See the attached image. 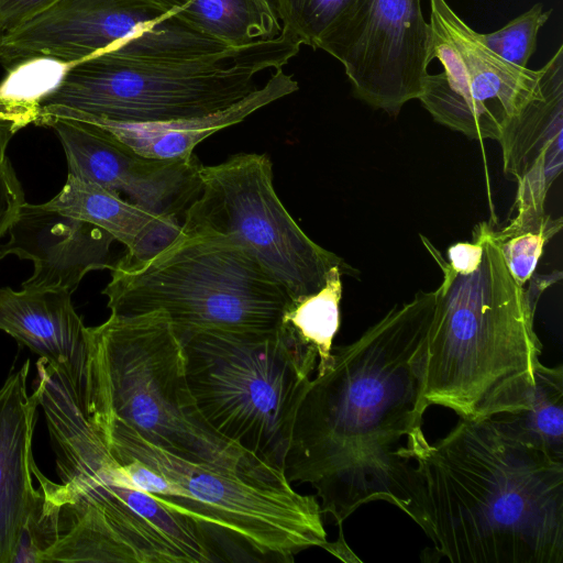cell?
<instances>
[{
	"label": "cell",
	"instance_id": "6da1fadb",
	"mask_svg": "<svg viewBox=\"0 0 563 563\" xmlns=\"http://www.w3.org/2000/svg\"><path fill=\"white\" fill-rule=\"evenodd\" d=\"M435 300V290L419 291L354 342L333 346L300 401L283 471L290 484H309L339 527L373 501L416 519L409 461L429 444L418 401Z\"/></svg>",
	"mask_w": 563,
	"mask_h": 563
},
{
	"label": "cell",
	"instance_id": "7a4b0ae2",
	"mask_svg": "<svg viewBox=\"0 0 563 563\" xmlns=\"http://www.w3.org/2000/svg\"><path fill=\"white\" fill-rule=\"evenodd\" d=\"M415 522L428 561L561 563L563 462L504 433L490 419H461L415 456Z\"/></svg>",
	"mask_w": 563,
	"mask_h": 563
},
{
	"label": "cell",
	"instance_id": "3957f363",
	"mask_svg": "<svg viewBox=\"0 0 563 563\" xmlns=\"http://www.w3.org/2000/svg\"><path fill=\"white\" fill-rule=\"evenodd\" d=\"M481 258L454 269L431 242L421 240L443 274L423 356L418 412L441 406L461 419L482 420L528 406L541 366L533 328L539 296L561 279L555 273L529 289L510 274L496 230L474 228Z\"/></svg>",
	"mask_w": 563,
	"mask_h": 563
},
{
	"label": "cell",
	"instance_id": "277c9868",
	"mask_svg": "<svg viewBox=\"0 0 563 563\" xmlns=\"http://www.w3.org/2000/svg\"><path fill=\"white\" fill-rule=\"evenodd\" d=\"M81 399L90 422H120L183 459L272 468L203 419L187 380L181 339L162 311L111 313L89 328Z\"/></svg>",
	"mask_w": 563,
	"mask_h": 563
},
{
	"label": "cell",
	"instance_id": "5b68a950",
	"mask_svg": "<svg viewBox=\"0 0 563 563\" xmlns=\"http://www.w3.org/2000/svg\"><path fill=\"white\" fill-rule=\"evenodd\" d=\"M90 423L115 461L117 482L162 498L210 536L286 562L329 542L317 497L296 492L280 470L186 460L120 422Z\"/></svg>",
	"mask_w": 563,
	"mask_h": 563
},
{
	"label": "cell",
	"instance_id": "8992f818",
	"mask_svg": "<svg viewBox=\"0 0 563 563\" xmlns=\"http://www.w3.org/2000/svg\"><path fill=\"white\" fill-rule=\"evenodd\" d=\"M302 43L282 31L219 54L179 60L98 54L74 64L37 106L34 123L54 119L155 123L223 110L257 89L255 76L280 69Z\"/></svg>",
	"mask_w": 563,
	"mask_h": 563
},
{
	"label": "cell",
	"instance_id": "52a82bcc",
	"mask_svg": "<svg viewBox=\"0 0 563 563\" xmlns=\"http://www.w3.org/2000/svg\"><path fill=\"white\" fill-rule=\"evenodd\" d=\"M177 332L187 380L207 423L283 471L296 413L316 371V350L284 322L267 330Z\"/></svg>",
	"mask_w": 563,
	"mask_h": 563
},
{
	"label": "cell",
	"instance_id": "ba28073f",
	"mask_svg": "<svg viewBox=\"0 0 563 563\" xmlns=\"http://www.w3.org/2000/svg\"><path fill=\"white\" fill-rule=\"evenodd\" d=\"M110 271L111 313L162 311L177 331L274 329L294 302L242 245L210 232L181 230L147 261L122 256Z\"/></svg>",
	"mask_w": 563,
	"mask_h": 563
},
{
	"label": "cell",
	"instance_id": "9c48e42d",
	"mask_svg": "<svg viewBox=\"0 0 563 563\" xmlns=\"http://www.w3.org/2000/svg\"><path fill=\"white\" fill-rule=\"evenodd\" d=\"M200 177L201 191L186 209L181 230L232 238L294 300L320 290L334 266L356 272L299 228L275 191L266 154H235L202 166Z\"/></svg>",
	"mask_w": 563,
	"mask_h": 563
},
{
	"label": "cell",
	"instance_id": "30bf717a",
	"mask_svg": "<svg viewBox=\"0 0 563 563\" xmlns=\"http://www.w3.org/2000/svg\"><path fill=\"white\" fill-rule=\"evenodd\" d=\"M429 62L419 96L438 123L473 140H498L507 124L542 89L543 68L516 66L492 52L450 7L429 0Z\"/></svg>",
	"mask_w": 563,
	"mask_h": 563
},
{
	"label": "cell",
	"instance_id": "8fae6325",
	"mask_svg": "<svg viewBox=\"0 0 563 563\" xmlns=\"http://www.w3.org/2000/svg\"><path fill=\"white\" fill-rule=\"evenodd\" d=\"M429 44L420 0H360L318 48L343 65L358 99L397 115L421 93Z\"/></svg>",
	"mask_w": 563,
	"mask_h": 563
},
{
	"label": "cell",
	"instance_id": "7c38bea8",
	"mask_svg": "<svg viewBox=\"0 0 563 563\" xmlns=\"http://www.w3.org/2000/svg\"><path fill=\"white\" fill-rule=\"evenodd\" d=\"M45 126L55 131L64 148L67 176L125 196L153 214L177 218L201 191L203 165L194 154L148 158L104 128L86 121L54 119Z\"/></svg>",
	"mask_w": 563,
	"mask_h": 563
},
{
	"label": "cell",
	"instance_id": "4fadbf2b",
	"mask_svg": "<svg viewBox=\"0 0 563 563\" xmlns=\"http://www.w3.org/2000/svg\"><path fill=\"white\" fill-rule=\"evenodd\" d=\"M541 92L529 100L497 140L505 175L517 183L507 227L541 220L548 191L562 172L563 45L542 66Z\"/></svg>",
	"mask_w": 563,
	"mask_h": 563
},
{
	"label": "cell",
	"instance_id": "5bb4252c",
	"mask_svg": "<svg viewBox=\"0 0 563 563\" xmlns=\"http://www.w3.org/2000/svg\"><path fill=\"white\" fill-rule=\"evenodd\" d=\"M0 245V260L15 255L33 262L23 289H56L73 294L86 274L111 269L113 236L87 221L24 202Z\"/></svg>",
	"mask_w": 563,
	"mask_h": 563
},
{
	"label": "cell",
	"instance_id": "9a60e30c",
	"mask_svg": "<svg viewBox=\"0 0 563 563\" xmlns=\"http://www.w3.org/2000/svg\"><path fill=\"white\" fill-rule=\"evenodd\" d=\"M26 361L0 388V563H12L36 488L32 482V439L40 406L29 395Z\"/></svg>",
	"mask_w": 563,
	"mask_h": 563
},
{
	"label": "cell",
	"instance_id": "2e32d148",
	"mask_svg": "<svg viewBox=\"0 0 563 563\" xmlns=\"http://www.w3.org/2000/svg\"><path fill=\"white\" fill-rule=\"evenodd\" d=\"M0 330L82 386L89 328L71 302V292L0 287Z\"/></svg>",
	"mask_w": 563,
	"mask_h": 563
},
{
	"label": "cell",
	"instance_id": "e0dca14e",
	"mask_svg": "<svg viewBox=\"0 0 563 563\" xmlns=\"http://www.w3.org/2000/svg\"><path fill=\"white\" fill-rule=\"evenodd\" d=\"M298 89L292 75L280 68L263 87L241 101L210 114L155 123H91L104 128L142 156L157 159L184 158L191 156L195 147L216 132L242 122L256 110Z\"/></svg>",
	"mask_w": 563,
	"mask_h": 563
},
{
	"label": "cell",
	"instance_id": "ac0fdd59",
	"mask_svg": "<svg viewBox=\"0 0 563 563\" xmlns=\"http://www.w3.org/2000/svg\"><path fill=\"white\" fill-rule=\"evenodd\" d=\"M194 30L240 47L272 40L283 31L264 0H155Z\"/></svg>",
	"mask_w": 563,
	"mask_h": 563
},
{
	"label": "cell",
	"instance_id": "d6986e66",
	"mask_svg": "<svg viewBox=\"0 0 563 563\" xmlns=\"http://www.w3.org/2000/svg\"><path fill=\"white\" fill-rule=\"evenodd\" d=\"M45 208L92 223L132 252L163 216H156L106 188L67 176Z\"/></svg>",
	"mask_w": 563,
	"mask_h": 563
},
{
	"label": "cell",
	"instance_id": "ffe728a7",
	"mask_svg": "<svg viewBox=\"0 0 563 563\" xmlns=\"http://www.w3.org/2000/svg\"><path fill=\"white\" fill-rule=\"evenodd\" d=\"M507 435L563 462V368L541 364L528 406L490 418Z\"/></svg>",
	"mask_w": 563,
	"mask_h": 563
},
{
	"label": "cell",
	"instance_id": "44dd1931",
	"mask_svg": "<svg viewBox=\"0 0 563 563\" xmlns=\"http://www.w3.org/2000/svg\"><path fill=\"white\" fill-rule=\"evenodd\" d=\"M340 266L330 269L324 286L312 295L294 300L283 317L299 338L311 345L318 355L317 374L323 373L331 363L333 339L340 327V300L342 297Z\"/></svg>",
	"mask_w": 563,
	"mask_h": 563
},
{
	"label": "cell",
	"instance_id": "7402d4cb",
	"mask_svg": "<svg viewBox=\"0 0 563 563\" xmlns=\"http://www.w3.org/2000/svg\"><path fill=\"white\" fill-rule=\"evenodd\" d=\"M32 472L40 486L22 526L12 563H42L43 555L68 530L73 521L60 484L46 478L34 461Z\"/></svg>",
	"mask_w": 563,
	"mask_h": 563
},
{
	"label": "cell",
	"instance_id": "603a6c76",
	"mask_svg": "<svg viewBox=\"0 0 563 563\" xmlns=\"http://www.w3.org/2000/svg\"><path fill=\"white\" fill-rule=\"evenodd\" d=\"M71 66L52 58H34L10 68L0 84V113L19 129L34 123L38 103Z\"/></svg>",
	"mask_w": 563,
	"mask_h": 563
},
{
	"label": "cell",
	"instance_id": "cb8c5ba5",
	"mask_svg": "<svg viewBox=\"0 0 563 563\" xmlns=\"http://www.w3.org/2000/svg\"><path fill=\"white\" fill-rule=\"evenodd\" d=\"M360 0H279L283 31L317 49L353 12Z\"/></svg>",
	"mask_w": 563,
	"mask_h": 563
},
{
	"label": "cell",
	"instance_id": "d4e9b609",
	"mask_svg": "<svg viewBox=\"0 0 563 563\" xmlns=\"http://www.w3.org/2000/svg\"><path fill=\"white\" fill-rule=\"evenodd\" d=\"M562 225V217L553 219L545 214L531 224L517 228L504 225L501 230H496L505 263L519 285L525 286L532 278L544 246L561 231Z\"/></svg>",
	"mask_w": 563,
	"mask_h": 563
},
{
	"label": "cell",
	"instance_id": "484cf974",
	"mask_svg": "<svg viewBox=\"0 0 563 563\" xmlns=\"http://www.w3.org/2000/svg\"><path fill=\"white\" fill-rule=\"evenodd\" d=\"M551 12V9L544 11L542 3H536L501 29L492 33H478V38L503 59L526 68L536 51L539 31Z\"/></svg>",
	"mask_w": 563,
	"mask_h": 563
},
{
	"label": "cell",
	"instance_id": "4316f807",
	"mask_svg": "<svg viewBox=\"0 0 563 563\" xmlns=\"http://www.w3.org/2000/svg\"><path fill=\"white\" fill-rule=\"evenodd\" d=\"M24 202L22 186L7 158L0 165V239L8 233Z\"/></svg>",
	"mask_w": 563,
	"mask_h": 563
},
{
	"label": "cell",
	"instance_id": "83f0119b",
	"mask_svg": "<svg viewBox=\"0 0 563 563\" xmlns=\"http://www.w3.org/2000/svg\"><path fill=\"white\" fill-rule=\"evenodd\" d=\"M57 0H0V36L14 30Z\"/></svg>",
	"mask_w": 563,
	"mask_h": 563
},
{
	"label": "cell",
	"instance_id": "f1b7e54d",
	"mask_svg": "<svg viewBox=\"0 0 563 563\" xmlns=\"http://www.w3.org/2000/svg\"><path fill=\"white\" fill-rule=\"evenodd\" d=\"M20 129L18 125L0 113V165L8 158L7 148L12 135Z\"/></svg>",
	"mask_w": 563,
	"mask_h": 563
},
{
	"label": "cell",
	"instance_id": "f546056e",
	"mask_svg": "<svg viewBox=\"0 0 563 563\" xmlns=\"http://www.w3.org/2000/svg\"><path fill=\"white\" fill-rule=\"evenodd\" d=\"M273 14L280 21L279 0H264ZM282 23V21H280Z\"/></svg>",
	"mask_w": 563,
	"mask_h": 563
}]
</instances>
